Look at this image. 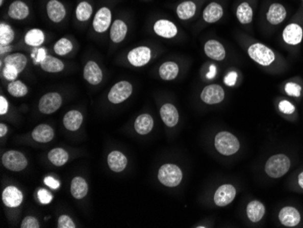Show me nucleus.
<instances>
[{"mask_svg": "<svg viewBox=\"0 0 303 228\" xmlns=\"http://www.w3.org/2000/svg\"><path fill=\"white\" fill-rule=\"evenodd\" d=\"M154 30L158 36L164 38H174L178 32L176 26L171 21L165 19L156 21L154 26Z\"/></svg>", "mask_w": 303, "mask_h": 228, "instance_id": "obj_16", "label": "nucleus"}, {"mask_svg": "<svg viewBox=\"0 0 303 228\" xmlns=\"http://www.w3.org/2000/svg\"><path fill=\"white\" fill-rule=\"evenodd\" d=\"M246 213L250 222L258 223L265 215V207L262 202L254 200L247 206Z\"/></svg>", "mask_w": 303, "mask_h": 228, "instance_id": "obj_21", "label": "nucleus"}, {"mask_svg": "<svg viewBox=\"0 0 303 228\" xmlns=\"http://www.w3.org/2000/svg\"><path fill=\"white\" fill-rule=\"evenodd\" d=\"M176 12L180 19L187 20L194 16L196 12V5L193 1H185L177 7Z\"/></svg>", "mask_w": 303, "mask_h": 228, "instance_id": "obj_32", "label": "nucleus"}, {"mask_svg": "<svg viewBox=\"0 0 303 228\" xmlns=\"http://www.w3.org/2000/svg\"><path fill=\"white\" fill-rule=\"evenodd\" d=\"M286 9L283 5L274 3L271 5L267 13V20L271 25H279L286 18Z\"/></svg>", "mask_w": 303, "mask_h": 228, "instance_id": "obj_20", "label": "nucleus"}, {"mask_svg": "<svg viewBox=\"0 0 303 228\" xmlns=\"http://www.w3.org/2000/svg\"><path fill=\"white\" fill-rule=\"evenodd\" d=\"M279 108L283 114H286V115H291L292 113H294L295 110H296L294 106L291 104V102L287 101V100H283L282 102H280Z\"/></svg>", "mask_w": 303, "mask_h": 228, "instance_id": "obj_44", "label": "nucleus"}, {"mask_svg": "<svg viewBox=\"0 0 303 228\" xmlns=\"http://www.w3.org/2000/svg\"><path fill=\"white\" fill-rule=\"evenodd\" d=\"M154 128V119L150 115L143 114L140 115L135 122V131L139 135H147Z\"/></svg>", "mask_w": 303, "mask_h": 228, "instance_id": "obj_28", "label": "nucleus"}, {"mask_svg": "<svg viewBox=\"0 0 303 228\" xmlns=\"http://www.w3.org/2000/svg\"><path fill=\"white\" fill-rule=\"evenodd\" d=\"M70 190L75 199H82L88 193V185L83 178L77 176L71 182Z\"/></svg>", "mask_w": 303, "mask_h": 228, "instance_id": "obj_27", "label": "nucleus"}, {"mask_svg": "<svg viewBox=\"0 0 303 228\" xmlns=\"http://www.w3.org/2000/svg\"><path fill=\"white\" fill-rule=\"evenodd\" d=\"M29 15V7L23 1L17 0L9 6V16L13 19L22 20L27 18Z\"/></svg>", "mask_w": 303, "mask_h": 228, "instance_id": "obj_25", "label": "nucleus"}, {"mask_svg": "<svg viewBox=\"0 0 303 228\" xmlns=\"http://www.w3.org/2000/svg\"><path fill=\"white\" fill-rule=\"evenodd\" d=\"M225 93L219 85H209L204 88L201 93V99L208 105H215L223 101Z\"/></svg>", "mask_w": 303, "mask_h": 228, "instance_id": "obj_8", "label": "nucleus"}, {"mask_svg": "<svg viewBox=\"0 0 303 228\" xmlns=\"http://www.w3.org/2000/svg\"><path fill=\"white\" fill-rule=\"evenodd\" d=\"M127 33V26L122 20H115L111 27L110 38L112 41L120 43L123 41Z\"/></svg>", "mask_w": 303, "mask_h": 228, "instance_id": "obj_29", "label": "nucleus"}, {"mask_svg": "<svg viewBox=\"0 0 303 228\" xmlns=\"http://www.w3.org/2000/svg\"><path fill=\"white\" fill-rule=\"evenodd\" d=\"M61 105V95L58 93H48L43 95L40 98L38 108L40 112L45 115H50L58 110Z\"/></svg>", "mask_w": 303, "mask_h": 228, "instance_id": "obj_7", "label": "nucleus"}, {"mask_svg": "<svg viewBox=\"0 0 303 228\" xmlns=\"http://www.w3.org/2000/svg\"><path fill=\"white\" fill-rule=\"evenodd\" d=\"M84 78L88 83L96 86L102 81V70L96 63L89 61L84 68Z\"/></svg>", "mask_w": 303, "mask_h": 228, "instance_id": "obj_15", "label": "nucleus"}, {"mask_svg": "<svg viewBox=\"0 0 303 228\" xmlns=\"http://www.w3.org/2000/svg\"><path fill=\"white\" fill-rule=\"evenodd\" d=\"M285 91L288 95H291V96L298 97L301 94V87L299 86V84L289 82L285 86Z\"/></svg>", "mask_w": 303, "mask_h": 228, "instance_id": "obj_41", "label": "nucleus"}, {"mask_svg": "<svg viewBox=\"0 0 303 228\" xmlns=\"http://www.w3.org/2000/svg\"><path fill=\"white\" fill-rule=\"evenodd\" d=\"M215 148L223 156H232L240 149V142L237 137L230 132L221 131L214 139Z\"/></svg>", "mask_w": 303, "mask_h": 228, "instance_id": "obj_2", "label": "nucleus"}, {"mask_svg": "<svg viewBox=\"0 0 303 228\" xmlns=\"http://www.w3.org/2000/svg\"><path fill=\"white\" fill-rule=\"evenodd\" d=\"M8 132V128L5 124H0V137H3Z\"/></svg>", "mask_w": 303, "mask_h": 228, "instance_id": "obj_52", "label": "nucleus"}, {"mask_svg": "<svg viewBox=\"0 0 303 228\" xmlns=\"http://www.w3.org/2000/svg\"><path fill=\"white\" fill-rule=\"evenodd\" d=\"M18 73L19 72L17 71L16 67L9 66V65H5L4 70H3L5 79H8L9 81H15V79L17 78Z\"/></svg>", "mask_w": 303, "mask_h": 228, "instance_id": "obj_42", "label": "nucleus"}, {"mask_svg": "<svg viewBox=\"0 0 303 228\" xmlns=\"http://www.w3.org/2000/svg\"><path fill=\"white\" fill-rule=\"evenodd\" d=\"M223 16V9L221 5L218 4L216 2H213L210 3L205 10H204V14L203 17L204 19L206 21L207 23H215L217 21L220 20L221 17Z\"/></svg>", "mask_w": 303, "mask_h": 228, "instance_id": "obj_24", "label": "nucleus"}, {"mask_svg": "<svg viewBox=\"0 0 303 228\" xmlns=\"http://www.w3.org/2000/svg\"><path fill=\"white\" fill-rule=\"evenodd\" d=\"M10 50H11V47H10L9 45H1V47H0V53H1V55H3L5 54V53H8Z\"/></svg>", "mask_w": 303, "mask_h": 228, "instance_id": "obj_53", "label": "nucleus"}, {"mask_svg": "<svg viewBox=\"0 0 303 228\" xmlns=\"http://www.w3.org/2000/svg\"><path fill=\"white\" fill-rule=\"evenodd\" d=\"M291 167V161L289 158L278 154L268 159L265 165V172L271 179H280L287 174Z\"/></svg>", "mask_w": 303, "mask_h": 228, "instance_id": "obj_1", "label": "nucleus"}, {"mask_svg": "<svg viewBox=\"0 0 303 228\" xmlns=\"http://www.w3.org/2000/svg\"><path fill=\"white\" fill-rule=\"evenodd\" d=\"M42 69L49 73H58L64 70L65 65L58 58H54L52 56H46V58L40 63Z\"/></svg>", "mask_w": 303, "mask_h": 228, "instance_id": "obj_31", "label": "nucleus"}, {"mask_svg": "<svg viewBox=\"0 0 303 228\" xmlns=\"http://www.w3.org/2000/svg\"><path fill=\"white\" fill-rule=\"evenodd\" d=\"M283 40L289 45H298L303 38V30L298 24H290L287 26L283 34Z\"/></svg>", "mask_w": 303, "mask_h": 228, "instance_id": "obj_14", "label": "nucleus"}, {"mask_svg": "<svg viewBox=\"0 0 303 228\" xmlns=\"http://www.w3.org/2000/svg\"><path fill=\"white\" fill-rule=\"evenodd\" d=\"M37 196H38V199L41 202L43 205H47L49 204L52 199H53V196L50 194L49 192L45 189H40L37 193Z\"/></svg>", "mask_w": 303, "mask_h": 228, "instance_id": "obj_46", "label": "nucleus"}, {"mask_svg": "<svg viewBox=\"0 0 303 228\" xmlns=\"http://www.w3.org/2000/svg\"><path fill=\"white\" fill-rule=\"evenodd\" d=\"M236 17L242 25L250 24L254 18V10L247 2H243L238 7Z\"/></svg>", "mask_w": 303, "mask_h": 228, "instance_id": "obj_33", "label": "nucleus"}, {"mask_svg": "<svg viewBox=\"0 0 303 228\" xmlns=\"http://www.w3.org/2000/svg\"><path fill=\"white\" fill-rule=\"evenodd\" d=\"M15 33L11 27L4 23L0 24V44L9 45L14 40Z\"/></svg>", "mask_w": 303, "mask_h": 228, "instance_id": "obj_39", "label": "nucleus"}, {"mask_svg": "<svg viewBox=\"0 0 303 228\" xmlns=\"http://www.w3.org/2000/svg\"><path fill=\"white\" fill-rule=\"evenodd\" d=\"M27 64H28V58L25 55L20 54V53L9 55L5 58V65H9L16 67L19 73L25 69Z\"/></svg>", "mask_w": 303, "mask_h": 228, "instance_id": "obj_34", "label": "nucleus"}, {"mask_svg": "<svg viewBox=\"0 0 303 228\" xmlns=\"http://www.w3.org/2000/svg\"><path fill=\"white\" fill-rule=\"evenodd\" d=\"M158 179L165 187H175L182 182L183 173L176 165L165 164L158 171Z\"/></svg>", "mask_w": 303, "mask_h": 228, "instance_id": "obj_3", "label": "nucleus"}, {"mask_svg": "<svg viewBox=\"0 0 303 228\" xmlns=\"http://www.w3.org/2000/svg\"><path fill=\"white\" fill-rule=\"evenodd\" d=\"M45 58H46L45 50L41 48V49L38 50V54H37V58H36V61H34V62L36 63V64L41 63Z\"/></svg>", "mask_w": 303, "mask_h": 228, "instance_id": "obj_50", "label": "nucleus"}, {"mask_svg": "<svg viewBox=\"0 0 303 228\" xmlns=\"http://www.w3.org/2000/svg\"><path fill=\"white\" fill-rule=\"evenodd\" d=\"M44 182L47 187H49L52 189H58V187H60V184H59L58 180H56L52 176H46L44 179Z\"/></svg>", "mask_w": 303, "mask_h": 228, "instance_id": "obj_48", "label": "nucleus"}, {"mask_svg": "<svg viewBox=\"0 0 303 228\" xmlns=\"http://www.w3.org/2000/svg\"><path fill=\"white\" fill-rule=\"evenodd\" d=\"M298 181H299V187H301V188H303V172H301V173L299 174Z\"/></svg>", "mask_w": 303, "mask_h": 228, "instance_id": "obj_54", "label": "nucleus"}, {"mask_svg": "<svg viewBox=\"0 0 303 228\" xmlns=\"http://www.w3.org/2000/svg\"><path fill=\"white\" fill-rule=\"evenodd\" d=\"M2 164L9 170L19 172L28 166V160L23 154L11 150L6 152L2 157Z\"/></svg>", "mask_w": 303, "mask_h": 228, "instance_id": "obj_5", "label": "nucleus"}, {"mask_svg": "<svg viewBox=\"0 0 303 228\" xmlns=\"http://www.w3.org/2000/svg\"><path fill=\"white\" fill-rule=\"evenodd\" d=\"M133 87L131 84L127 81H121L115 84L114 87L111 88L108 94V99L113 104H120L125 101L132 95Z\"/></svg>", "mask_w": 303, "mask_h": 228, "instance_id": "obj_6", "label": "nucleus"}, {"mask_svg": "<svg viewBox=\"0 0 303 228\" xmlns=\"http://www.w3.org/2000/svg\"><path fill=\"white\" fill-rule=\"evenodd\" d=\"M55 136L53 129L48 124H41L37 125L32 132V137L35 141L39 143H48Z\"/></svg>", "mask_w": 303, "mask_h": 228, "instance_id": "obj_23", "label": "nucleus"}, {"mask_svg": "<svg viewBox=\"0 0 303 228\" xmlns=\"http://www.w3.org/2000/svg\"><path fill=\"white\" fill-rule=\"evenodd\" d=\"M111 20H112V14H111L110 9L107 8L99 9L93 21L94 30L98 33L106 32L110 27Z\"/></svg>", "mask_w": 303, "mask_h": 228, "instance_id": "obj_11", "label": "nucleus"}, {"mask_svg": "<svg viewBox=\"0 0 303 228\" xmlns=\"http://www.w3.org/2000/svg\"><path fill=\"white\" fill-rule=\"evenodd\" d=\"M73 49V44L67 38L59 39L54 46V51L59 56H65L70 53Z\"/></svg>", "mask_w": 303, "mask_h": 228, "instance_id": "obj_40", "label": "nucleus"}, {"mask_svg": "<svg viewBox=\"0 0 303 228\" xmlns=\"http://www.w3.org/2000/svg\"><path fill=\"white\" fill-rule=\"evenodd\" d=\"M248 54L254 61L263 67L270 66L275 60L274 52L261 43L251 45L248 49Z\"/></svg>", "mask_w": 303, "mask_h": 228, "instance_id": "obj_4", "label": "nucleus"}, {"mask_svg": "<svg viewBox=\"0 0 303 228\" xmlns=\"http://www.w3.org/2000/svg\"><path fill=\"white\" fill-rule=\"evenodd\" d=\"M83 122V116L78 110H71L64 116V125L69 131H77L80 129Z\"/></svg>", "mask_w": 303, "mask_h": 228, "instance_id": "obj_26", "label": "nucleus"}, {"mask_svg": "<svg viewBox=\"0 0 303 228\" xmlns=\"http://www.w3.org/2000/svg\"><path fill=\"white\" fill-rule=\"evenodd\" d=\"M48 158L55 166H64L68 160V154L63 148H54L48 153Z\"/></svg>", "mask_w": 303, "mask_h": 228, "instance_id": "obj_36", "label": "nucleus"}, {"mask_svg": "<svg viewBox=\"0 0 303 228\" xmlns=\"http://www.w3.org/2000/svg\"><path fill=\"white\" fill-rule=\"evenodd\" d=\"M237 77L238 75L236 72H230L229 74L224 78V83L229 87H233L236 84Z\"/></svg>", "mask_w": 303, "mask_h": 228, "instance_id": "obj_47", "label": "nucleus"}, {"mask_svg": "<svg viewBox=\"0 0 303 228\" xmlns=\"http://www.w3.org/2000/svg\"><path fill=\"white\" fill-rule=\"evenodd\" d=\"M92 13H93L92 6L86 1H84L78 5L77 11H75V16H77L78 20L85 22L90 18Z\"/></svg>", "mask_w": 303, "mask_h": 228, "instance_id": "obj_38", "label": "nucleus"}, {"mask_svg": "<svg viewBox=\"0 0 303 228\" xmlns=\"http://www.w3.org/2000/svg\"><path fill=\"white\" fill-rule=\"evenodd\" d=\"M44 41H45V35L40 29H31L26 34L25 42L29 46H40Z\"/></svg>", "mask_w": 303, "mask_h": 228, "instance_id": "obj_35", "label": "nucleus"}, {"mask_svg": "<svg viewBox=\"0 0 303 228\" xmlns=\"http://www.w3.org/2000/svg\"><path fill=\"white\" fill-rule=\"evenodd\" d=\"M216 75V67L214 65H212L211 67H210V71L209 73L207 74V78L209 79H213L214 77Z\"/></svg>", "mask_w": 303, "mask_h": 228, "instance_id": "obj_51", "label": "nucleus"}, {"mask_svg": "<svg viewBox=\"0 0 303 228\" xmlns=\"http://www.w3.org/2000/svg\"><path fill=\"white\" fill-rule=\"evenodd\" d=\"M178 73H179L178 65L176 63L172 62V61L164 63L159 68V75L161 79L166 81L176 79Z\"/></svg>", "mask_w": 303, "mask_h": 228, "instance_id": "obj_30", "label": "nucleus"}, {"mask_svg": "<svg viewBox=\"0 0 303 228\" xmlns=\"http://www.w3.org/2000/svg\"><path fill=\"white\" fill-rule=\"evenodd\" d=\"M58 228H74L75 224L72 219L70 218L69 216L63 215L58 218Z\"/></svg>", "mask_w": 303, "mask_h": 228, "instance_id": "obj_43", "label": "nucleus"}, {"mask_svg": "<svg viewBox=\"0 0 303 228\" xmlns=\"http://www.w3.org/2000/svg\"><path fill=\"white\" fill-rule=\"evenodd\" d=\"M46 11L50 20L55 23L61 22L66 17V9L58 0H50L46 6Z\"/></svg>", "mask_w": 303, "mask_h": 228, "instance_id": "obj_18", "label": "nucleus"}, {"mask_svg": "<svg viewBox=\"0 0 303 228\" xmlns=\"http://www.w3.org/2000/svg\"><path fill=\"white\" fill-rule=\"evenodd\" d=\"M160 115L164 124L169 128H173L179 121V114L176 108L172 104L167 103L161 108Z\"/></svg>", "mask_w": 303, "mask_h": 228, "instance_id": "obj_19", "label": "nucleus"}, {"mask_svg": "<svg viewBox=\"0 0 303 228\" xmlns=\"http://www.w3.org/2000/svg\"><path fill=\"white\" fill-rule=\"evenodd\" d=\"M8 90H9V94L15 97H22L28 94L29 88L23 82L17 80V81H12L9 83Z\"/></svg>", "mask_w": 303, "mask_h": 228, "instance_id": "obj_37", "label": "nucleus"}, {"mask_svg": "<svg viewBox=\"0 0 303 228\" xmlns=\"http://www.w3.org/2000/svg\"><path fill=\"white\" fill-rule=\"evenodd\" d=\"M107 163L110 169L119 173L124 170L127 166V158L123 154L119 151H113L107 158Z\"/></svg>", "mask_w": 303, "mask_h": 228, "instance_id": "obj_22", "label": "nucleus"}, {"mask_svg": "<svg viewBox=\"0 0 303 228\" xmlns=\"http://www.w3.org/2000/svg\"><path fill=\"white\" fill-rule=\"evenodd\" d=\"M2 200L8 208H17L23 201V194L16 187H8L3 191Z\"/></svg>", "mask_w": 303, "mask_h": 228, "instance_id": "obj_13", "label": "nucleus"}, {"mask_svg": "<svg viewBox=\"0 0 303 228\" xmlns=\"http://www.w3.org/2000/svg\"><path fill=\"white\" fill-rule=\"evenodd\" d=\"M205 52L211 59L221 61L225 58L226 52L224 46L216 40H209L205 43Z\"/></svg>", "mask_w": 303, "mask_h": 228, "instance_id": "obj_17", "label": "nucleus"}, {"mask_svg": "<svg viewBox=\"0 0 303 228\" xmlns=\"http://www.w3.org/2000/svg\"><path fill=\"white\" fill-rule=\"evenodd\" d=\"M236 189L233 185L225 184L218 188L214 194V203L218 207H226L235 198Z\"/></svg>", "mask_w": 303, "mask_h": 228, "instance_id": "obj_9", "label": "nucleus"}, {"mask_svg": "<svg viewBox=\"0 0 303 228\" xmlns=\"http://www.w3.org/2000/svg\"><path fill=\"white\" fill-rule=\"evenodd\" d=\"M151 49L147 46H138L131 50L127 56L128 61L134 67H143L151 59Z\"/></svg>", "mask_w": 303, "mask_h": 228, "instance_id": "obj_10", "label": "nucleus"}, {"mask_svg": "<svg viewBox=\"0 0 303 228\" xmlns=\"http://www.w3.org/2000/svg\"><path fill=\"white\" fill-rule=\"evenodd\" d=\"M3 4V0H0V5Z\"/></svg>", "mask_w": 303, "mask_h": 228, "instance_id": "obj_55", "label": "nucleus"}, {"mask_svg": "<svg viewBox=\"0 0 303 228\" xmlns=\"http://www.w3.org/2000/svg\"><path fill=\"white\" fill-rule=\"evenodd\" d=\"M9 108V103L4 96H0V115H5L8 112Z\"/></svg>", "mask_w": 303, "mask_h": 228, "instance_id": "obj_49", "label": "nucleus"}, {"mask_svg": "<svg viewBox=\"0 0 303 228\" xmlns=\"http://www.w3.org/2000/svg\"><path fill=\"white\" fill-rule=\"evenodd\" d=\"M21 228H38L39 223L36 217L33 216H27L25 219L22 221L20 225Z\"/></svg>", "mask_w": 303, "mask_h": 228, "instance_id": "obj_45", "label": "nucleus"}, {"mask_svg": "<svg viewBox=\"0 0 303 228\" xmlns=\"http://www.w3.org/2000/svg\"><path fill=\"white\" fill-rule=\"evenodd\" d=\"M279 219L283 225L288 227H294L300 222V215L296 208L285 207L280 211Z\"/></svg>", "mask_w": 303, "mask_h": 228, "instance_id": "obj_12", "label": "nucleus"}]
</instances>
